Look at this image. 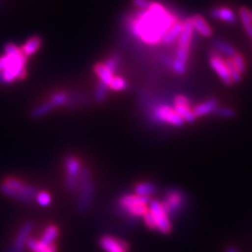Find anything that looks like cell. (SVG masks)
<instances>
[{"label": "cell", "instance_id": "7a4b0ae2", "mask_svg": "<svg viewBox=\"0 0 252 252\" xmlns=\"http://www.w3.org/2000/svg\"><path fill=\"white\" fill-rule=\"evenodd\" d=\"M4 54L0 57V73L4 84L13 83L15 80L25 79L27 76V57L22 54L20 48L14 43H6Z\"/></svg>", "mask_w": 252, "mask_h": 252}, {"label": "cell", "instance_id": "4dcf8cb0", "mask_svg": "<svg viewBox=\"0 0 252 252\" xmlns=\"http://www.w3.org/2000/svg\"><path fill=\"white\" fill-rule=\"evenodd\" d=\"M231 60L233 61L234 65L236 66V68L242 73V74H245L247 71V64H246V60L245 58L243 57L242 54L240 53H236V54L231 58Z\"/></svg>", "mask_w": 252, "mask_h": 252}, {"label": "cell", "instance_id": "8992f818", "mask_svg": "<svg viewBox=\"0 0 252 252\" xmlns=\"http://www.w3.org/2000/svg\"><path fill=\"white\" fill-rule=\"evenodd\" d=\"M186 202V195L179 188H170L168 189L164 200L161 202L163 208L167 212L169 218H174L179 215V212L184 208Z\"/></svg>", "mask_w": 252, "mask_h": 252}, {"label": "cell", "instance_id": "603a6c76", "mask_svg": "<svg viewBox=\"0 0 252 252\" xmlns=\"http://www.w3.org/2000/svg\"><path fill=\"white\" fill-rule=\"evenodd\" d=\"M238 17L240 18L247 36L252 40V20L250 17V10L246 6H241L239 9Z\"/></svg>", "mask_w": 252, "mask_h": 252}, {"label": "cell", "instance_id": "8d00e7d4", "mask_svg": "<svg viewBox=\"0 0 252 252\" xmlns=\"http://www.w3.org/2000/svg\"><path fill=\"white\" fill-rule=\"evenodd\" d=\"M224 252H241L238 248L234 246H227L224 250Z\"/></svg>", "mask_w": 252, "mask_h": 252}, {"label": "cell", "instance_id": "7c38bea8", "mask_svg": "<svg viewBox=\"0 0 252 252\" xmlns=\"http://www.w3.org/2000/svg\"><path fill=\"white\" fill-rule=\"evenodd\" d=\"M33 227L34 224L30 221H28V222L22 225L16 235V239L14 241V245L6 252H24Z\"/></svg>", "mask_w": 252, "mask_h": 252}, {"label": "cell", "instance_id": "9a60e30c", "mask_svg": "<svg viewBox=\"0 0 252 252\" xmlns=\"http://www.w3.org/2000/svg\"><path fill=\"white\" fill-rule=\"evenodd\" d=\"M100 246L106 252H127L128 244L122 240H118L111 235H103L99 241Z\"/></svg>", "mask_w": 252, "mask_h": 252}, {"label": "cell", "instance_id": "f546056e", "mask_svg": "<svg viewBox=\"0 0 252 252\" xmlns=\"http://www.w3.org/2000/svg\"><path fill=\"white\" fill-rule=\"evenodd\" d=\"M126 87H127L126 80L124 78L120 77V76H114L110 84V88L114 91L124 90Z\"/></svg>", "mask_w": 252, "mask_h": 252}, {"label": "cell", "instance_id": "cb8c5ba5", "mask_svg": "<svg viewBox=\"0 0 252 252\" xmlns=\"http://www.w3.org/2000/svg\"><path fill=\"white\" fill-rule=\"evenodd\" d=\"M59 234V229L57 226L55 225H50L47 228L42 234V238L40 240V242L43 244L44 246H51L52 244H54L55 240L57 239V236Z\"/></svg>", "mask_w": 252, "mask_h": 252}, {"label": "cell", "instance_id": "ba28073f", "mask_svg": "<svg viewBox=\"0 0 252 252\" xmlns=\"http://www.w3.org/2000/svg\"><path fill=\"white\" fill-rule=\"evenodd\" d=\"M152 117L155 120H157L160 123H166L170 124L172 126L181 127L184 125L185 122L179 116L178 112L174 111L173 106L170 105H159L154 110V113Z\"/></svg>", "mask_w": 252, "mask_h": 252}, {"label": "cell", "instance_id": "d6a6232c", "mask_svg": "<svg viewBox=\"0 0 252 252\" xmlns=\"http://www.w3.org/2000/svg\"><path fill=\"white\" fill-rule=\"evenodd\" d=\"M103 63L108 66L112 73H116V71L119 67V64H120V58L118 55H112Z\"/></svg>", "mask_w": 252, "mask_h": 252}, {"label": "cell", "instance_id": "3957f363", "mask_svg": "<svg viewBox=\"0 0 252 252\" xmlns=\"http://www.w3.org/2000/svg\"><path fill=\"white\" fill-rule=\"evenodd\" d=\"M78 192L79 196L77 201V209L79 212L84 213L89 209L95 192L94 183L91 182L90 170L87 167L82 168L80 171L78 178Z\"/></svg>", "mask_w": 252, "mask_h": 252}, {"label": "cell", "instance_id": "30bf717a", "mask_svg": "<svg viewBox=\"0 0 252 252\" xmlns=\"http://www.w3.org/2000/svg\"><path fill=\"white\" fill-rule=\"evenodd\" d=\"M209 64L213 71L219 76L220 79L223 81V83L227 86H231L233 84V81L229 74L228 67L226 65V60L223 55H221L220 53L213 50L209 55Z\"/></svg>", "mask_w": 252, "mask_h": 252}, {"label": "cell", "instance_id": "4316f807", "mask_svg": "<svg viewBox=\"0 0 252 252\" xmlns=\"http://www.w3.org/2000/svg\"><path fill=\"white\" fill-rule=\"evenodd\" d=\"M215 116L219 118H223V119H233L236 117V111L232 108H229V106H221L219 105L217 110L213 112Z\"/></svg>", "mask_w": 252, "mask_h": 252}, {"label": "cell", "instance_id": "5b68a950", "mask_svg": "<svg viewBox=\"0 0 252 252\" xmlns=\"http://www.w3.org/2000/svg\"><path fill=\"white\" fill-rule=\"evenodd\" d=\"M183 22H184V28H183L182 34L180 35L178 39L177 56H175L174 59L187 64L190 48H192V42L195 34V28L192 17L186 18L185 20H183Z\"/></svg>", "mask_w": 252, "mask_h": 252}, {"label": "cell", "instance_id": "d4e9b609", "mask_svg": "<svg viewBox=\"0 0 252 252\" xmlns=\"http://www.w3.org/2000/svg\"><path fill=\"white\" fill-rule=\"evenodd\" d=\"M54 105H53L49 100L47 102H44L40 105L36 106V108L33 110L32 112V117L35 118V119H38V118H41L43 116H45V114H48L49 112H51L53 110H54Z\"/></svg>", "mask_w": 252, "mask_h": 252}, {"label": "cell", "instance_id": "6da1fadb", "mask_svg": "<svg viewBox=\"0 0 252 252\" xmlns=\"http://www.w3.org/2000/svg\"><path fill=\"white\" fill-rule=\"evenodd\" d=\"M178 21L177 16L157 1H152L145 11H139L128 20V28L139 40L148 45L162 42L164 35Z\"/></svg>", "mask_w": 252, "mask_h": 252}, {"label": "cell", "instance_id": "d6986e66", "mask_svg": "<svg viewBox=\"0 0 252 252\" xmlns=\"http://www.w3.org/2000/svg\"><path fill=\"white\" fill-rule=\"evenodd\" d=\"M192 19H193L195 30H196V32L201 36L208 38L212 35L213 30H212L211 27L209 26L208 22L206 21V19L202 16V15H198V14L194 15Z\"/></svg>", "mask_w": 252, "mask_h": 252}, {"label": "cell", "instance_id": "e0dca14e", "mask_svg": "<svg viewBox=\"0 0 252 252\" xmlns=\"http://www.w3.org/2000/svg\"><path fill=\"white\" fill-rule=\"evenodd\" d=\"M42 47V39L39 36H32L28 39L26 40V42L22 44L20 48L22 54H24L27 58L34 56L36 53L39 51Z\"/></svg>", "mask_w": 252, "mask_h": 252}, {"label": "cell", "instance_id": "e575fe53", "mask_svg": "<svg viewBox=\"0 0 252 252\" xmlns=\"http://www.w3.org/2000/svg\"><path fill=\"white\" fill-rule=\"evenodd\" d=\"M143 220H144L145 225H146L149 229H151V230H157V227H156V223H155V221H154V218H152V216L150 215L149 210H148V212L146 213V215L143 217Z\"/></svg>", "mask_w": 252, "mask_h": 252}, {"label": "cell", "instance_id": "f35d334b", "mask_svg": "<svg viewBox=\"0 0 252 252\" xmlns=\"http://www.w3.org/2000/svg\"><path fill=\"white\" fill-rule=\"evenodd\" d=\"M250 17H251V20H252V10H250Z\"/></svg>", "mask_w": 252, "mask_h": 252}, {"label": "cell", "instance_id": "f1b7e54d", "mask_svg": "<svg viewBox=\"0 0 252 252\" xmlns=\"http://www.w3.org/2000/svg\"><path fill=\"white\" fill-rule=\"evenodd\" d=\"M109 86L105 85L102 82H99L96 87V93H95V99L98 103H102L105 101L106 97H108V90Z\"/></svg>", "mask_w": 252, "mask_h": 252}, {"label": "cell", "instance_id": "9c48e42d", "mask_svg": "<svg viewBox=\"0 0 252 252\" xmlns=\"http://www.w3.org/2000/svg\"><path fill=\"white\" fill-rule=\"evenodd\" d=\"M66 169V188L68 192L75 193L78 190V178L81 171V164L78 158L74 156H67L64 160Z\"/></svg>", "mask_w": 252, "mask_h": 252}, {"label": "cell", "instance_id": "5bb4252c", "mask_svg": "<svg viewBox=\"0 0 252 252\" xmlns=\"http://www.w3.org/2000/svg\"><path fill=\"white\" fill-rule=\"evenodd\" d=\"M2 183L4 185L11 187L14 190H16V192H18L19 194L29 197L30 200H33V201H34V198H36V196L38 194L36 188L26 184V183L21 182L20 180H18L16 178L9 177V178H6Z\"/></svg>", "mask_w": 252, "mask_h": 252}, {"label": "cell", "instance_id": "4fadbf2b", "mask_svg": "<svg viewBox=\"0 0 252 252\" xmlns=\"http://www.w3.org/2000/svg\"><path fill=\"white\" fill-rule=\"evenodd\" d=\"M210 16L219 21L225 22L228 25H233L238 21V15L231 9V7L226 5L215 6L210 11Z\"/></svg>", "mask_w": 252, "mask_h": 252}, {"label": "cell", "instance_id": "ffe728a7", "mask_svg": "<svg viewBox=\"0 0 252 252\" xmlns=\"http://www.w3.org/2000/svg\"><path fill=\"white\" fill-rule=\"evenodd\" d=\"M94 72L98 76V78L100 79V82L110 87V84L114 77V73H112L104 63H97L94 66Z\"/></svg>", "mask_w": 252, "mask_h": 252}, {"label": "cell", "instance_id": "836d02e7", "mask_svg": "<svg viewBox=\"0 0 252 252\" xmlns=\"http://www.w3.org/2000/svg\"><path fill=\"white\" fill-rule=\"evenodd\" d=\"M152 0H133V4L139 11H145L150 6Z\"/></svg>", "mask_w": 252, "mask_h": 252}, {"label": "cell", "instance_id": "277c9868", "mask_svg": "<svg viewBox=\"0 0 252 252\" xmlns=\"http://www.w3.org/2000/svg\"><path fill=\"white\" fill-rule=\"evenodd\" d=\"M149 197H143L137 195H124L119 198V207L124 210L126 215L134 218H143L148 212L147 205Z\"/></svg>", "mask_w": 252, "mask_h": 252}, {"label": "cell", "instance_id": "7402d4cb", "mask_svg": "<svg viewBox=\"0 0 252 252\" xmlns=\"http://www.w3.org/2000/svg\"><path fill=\"white\" fill-rule=\"evenodd\" d=\"M135 195L143 196V197H150L158 193V187L154 183L143 182L139 183L135 186Z\"/></svg>", "mask_w": 252, "mask_h": 252}, {"label": "cell", "instance_id": "83f0119b", "mask_svg": "<svg viewBox=\"0 0 252 252\" xmlns=\"http://www.w3.org/2000/svg\"><path fill=\"white\" fill-rule=\"evenodd\" d=\"M225 60H226V65L228 67L229 74H230V77H231L233 83L241 82L243 79V74L238 70V68H236L231 58H226Z\"/></svg>", "mask_w": 252, "mask_h": 252}, {"label": "cell", "instance_id": "d590c367", "mask_svg": "<svg viewBox=\"0 0 252 252\" xmlns=\"http://www.w3.org/2000/svg\"><path fill=\"white\" fill-rule=\"evenodd\" d=\"M41 252H57V246L55 245V244H52L51 246L47 247L44 250H42Z\"/></svg>", "mask_w": 252, "mask_h": 252}, {"label": "cell", "instance_id": "52a82bcc", "mask_svg": "<svg viewBox=\"0 0 252 252\" xmlns=\"http://www.w3.org/2000/svg\"><path fill=\"white\" fill-rule=\"evenodd\" d=\"M149 204V212L152 218H154L157 230L163 234H169L172 230V225L170 222V218L163 208L161 202L150 201Z\"/></svg>", "mask_w": 252, "mask_h": 252}, {"label": "cell", "instance_id": "2e32d148", "mask_svg": "<svg viewBox=\"0 0 252 252\" xmlns=\"http://www.w3.org/2000/svg\"><path fill=\"white\" fill-rule=\"evenodd\" d=\"M219 101L215 98H210L208 100H206L200 104H197L194 108V112L196 114V119L197 118H203L208 116L210 113L215 112L217 108L219 106Z\"/></svg>", "mask_w": 252, "mask_h": 252}, {"label": "cell", "instance_id": "8fae6325", "mask_svg": "<svg viewBox=\"0 0 252 252\" xmlns=\"http://www.w3.org/2000/svg\"><path fill=\"white\" fill-rule=\"evenodd\" d=\"M173 109L183 119V121L187 122V123H193L196 120L194 108L192 106V101L184 95H178L174 98Z\"/></svg>", "mask_w": 252, "mask_h": 252}, {"label": "cell", "instance_id": "44dd1931", "mask_svg": "<svg viewBox=\"0 0 252 252\" xmlns=\"http://www.w3.org/2000/svg\"><path fill=\"white\" fill-rule=\"evenodd\" d=\"M212 47H213V49H215V51L220 53L221 55L226 56L227 58H232L236 54V53H238L231 44H229L228 42H226L222 39L213 40Z\"/></svg>", "mask_w": 252, "mask_h": 252}, {"label": "cell", "instance_id": "ac0fdd59", "mask_svg": "<svg viewBox=\"0 0 252 252\" xmlns=\"http://www.w3.org/2000/svg\"><path fill=\"white\" fill-rule=\"evenodd\" d=\"M183 28H184V22L181 20L175 21L174 24L170 27V28L167 30L166 34L164 35L161 43L168 45V44H172L173 42L178 41L180 35L182 34Z\"/></svg>", "mask_w": 252, "mask_h": 252}, {"label": "cell", "instance_id": "484cf974", "mask_svg": "<svg viewBox=\"0 0 252 252\" xmlns=\"http://www.w3.org/2000/svg\"><path fill=\"white\" fill-rule=\"evenodd\" d=\"M68 100H70V95L65 93V91H58V93L53 94L49 99V101L54 105V108L66 105Z\"/></svg>", "mask_w": 252, "mask_h": 252}, {"label": "cell", "instance_id": "74e56055", "mask_svg": "<svg viewBox=\"0 0 252 252\" xmlns=\"http://www.w3.org/2000/svg\"><path fill=\"white\" fill-rule=\"evenodd\" d=\"M0 83H1V84H4V82H3V78H2V75H1V73H0Z\"/></svg>", "mask_w": 252, "mask_h": 252}, {"label": "cell", "instance_id": "1f68e13d", "mask_svg": "<svg viewBox=\"0 0 252 252\" xmlns=\"http://www.w3.org/2000/svg\"><path fill=\"white\" fill-rule=\"evenodd\" d=\"M36 200L40 206H44V207H47V206H49L52 202V196L47 192H40V193L38 192V194L36 196Z\"/></svg>", "mask_w": 252, "mask_h": 252}]
</instances>
